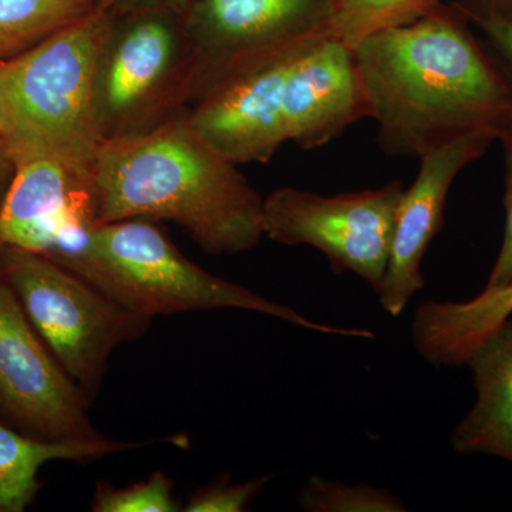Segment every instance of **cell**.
Masks as SVG:
<instances>
[{
	"label": "cell",
	"mask_w": 512,
	"mask_h": 512,
	"mask_svg": "<svg viewBox=\"0 0 512 512\" xmlns=\"http://www.w3.org/2000/svg\"><path fill=\"white\" fill-rule=\"evenodd\" d=\"M352 47L377 144L387 156L419 158L476 131L503 138L512 76L456 9L441 6Z\"/></svg>",
	"instance_id": "1"
},
{
	"label": "cell",
	"mask_w": 512,
	"mask_h": 512,
	"mask_svg": "<svg viewBox=\"0 0 512 512\" xmlns=\"http://www.w3.org/2000/svg\"><path fill=\"white\" fill-rule=\"evenodd\" d=\"M96 224L174 222L207 254L261 242L264 198L184 114L148 133L104 141L93 167Z\"/></svg>",
	"instance_id": "2"
},
{
	"label": "cell",
	"mask_w": 512,
	"mask_h": 512,
	"mask_svg": "<svg viewBox=\"0 0 512 512\" xmlns=\"http://www.w3.org/2000/svg\"><path fill=\"white\" fill-rule=\"evenodd\" d=\"M210 101L222 141L247 163H269L286 143L325 146L369 119L353 47L333 35L229 77Z\"/></svg>",
	"instance_id": "3"
},
{
	"label": "cell",
	"mask_w": 512,
	"mask_h": 512,
	"mask_svg": "<svg viewBox=\"0 0 512 512\" xmlns=\"http://www.w3.org/2000/svg\"><path fill=\"white\" fill-rule=\"evenodd\" d=\"M46 256L82 276L123 308L150 319L242 309L323 335L376 339L372 330L313 322L289 306L210 274L181 254L153 221L94 224Z\"/></svg>",
	"instance_id": "4"
},
{
	"label": "cell",
	"mask_w": 512,
	"mask_h": 512,
	"mask_svg": "<svg viewBox=\"0 0 512 512\" xmlns=\"http://www.w3.org/2000/svg\"><path fill=\"white\" fill-rule=\"evenodd\" d=\"M109 25V10L94 5L29 52L0 63V137L15 164L55 158L93 180L103 144L94 84Z\"/></svg>",
	"instance_id": "5"
},
{
	"label": "cell",
	"mask_w": 512,
	"mask_h": 512,
	"mask_svg": "<svg viewBox=\"0 0 512 512\" xmlns=\"http://www.w3.org/2000/svg\"><path fill=\"white\" fill-rule=\"evenodd\" d=\"M197 89V55L183 12H110L94 84L103 143L148 133L177 119Z\"/></svg>",
	"instance_id": "6"
},
{
	"label": "cell",
	"mask_w": 512,
	"mask_h": 512,
	"mask_svg": "<svg viewBox=\"0 0 512 512\" xmlns=\"http://www.w3.org/2000/svg\"><path fill=\"white\" fill-rule=\"evenodd\" d=\"M0 275L90 403L99 396L111 353L146 335L151 323L39 252L0 248Z\"/></svg>",
	"instance_id": "7"
},
{
	"label": "cell",
	"mask_w": 512,
	"mask_h": 512,
	"mask_svg": "<svg viewBox=\"0 0 512 512\" xmlns=\"http://www.w3.org/2000/svg\"><path fill=\"white\" fill-rule=\"evenodd\" d=\"M403 192L402 181L338 195L281 187L264 198L262 228L278 244L318 249L336 274L352 272L377 293Z\"/></svg>",
	"instance_id": "8"
},
{
	"label": "cell",
	"mask_w": 512,
	"mask_h": 512,
	"mask_svg": "<svg viewBox=\"0 0 512 512\" xmlns=\"http://www.w3.org/2000/svg\"><path fill=\"white\" fill-rule=\"evenodd\" d=\"M183 19L197 55V97L212 84L332 35V2L190 0Z\"/></svg>",
	"instance_id": "9"
},
{
	"label": "cell",
	"mask_w": 512,
	"mask_h": 512,
	"mask_svg": "<svg viewBox=\"0 0 512 512\" xmlns=\"http://www.w3.org/2000/svg\"><path fill=\"white\" fill-rule=\"evenodd\" d=\"M90 404L0 275V413L35 439L100 440Z\"/></svg>",
	"instance_id": "10"
},
{
	"label": "cell",
	"mask_w": 512,
	"mask_h": 512,
	"mask_svg": "<svg viewBox=\"0 0 512 512\" xmlns=\"http://www.w3.org/2000/svg\"><path fill=\"white\" fill-rule=\"evenodd\" d=\"M495 141L491 131H476L448 141L419 157L420 167L397 208L389 262L379 295L390 316L402 315L410 299L424 288V255L444 224L451 185L468 164L487 153Z\"/></svg>",
	"instance_id": "11"
},
{
	"label": "cell",
	"mask_w": 512,
	"mask_h": 512,
	"mask_svg": "<svg viewBox=\"0 0 512 512\" xmlns=\"http://www.w3.org/2000/svg\"><path fill=\"white\" fill-rule=\"evenodd\" d=\"M96 224L93 180L55 158L16 164L0 211V248L49 254Z\"/></svg>",
	"instance_id": "12"
},
{
	"label": "cell",
	"mask_w": 512,
	"mask_h": 512,
	"mask_svg": "<svg viewBox=\"0 0 512 512\" xmlns=\"http://www.w3.org/2000/svg\"><path fill=\"white\" fill-rule=\"evenodd\" d=\"M476 402L451 434L458 454H484L512 464V318L478 345L466 362Z\"/></svg>",
	"instance_id": "13"
},
{
	"label": "cell",
	"mask_w": 512,
	"mask_h": 512,
	"mask_svg": "<svg viewBox=\"0 0 512 512\" xmlns=\"http://www.w3.org/2000/svg\"><path fill=\"white\" fill-rule=\"evenodd\" d=\"M510 318L512 282L484 288L466 302L429 301L414 312L413 345L430 365L466 366L478 345Z\"/></svg>",
	"instance_id": "14"
},
{
	"label": "cell",
	"mask_w": 512,
	"mask_h": 512,
	"mask_svg": "<svg viewBox=\"0 0 512 512\" xmlns=\"http://www.w3.org/2000/svg\"><path fill=\"white\" fill-rule=\"evenodd\" d=\"M175 440L120 441L103 437L93 441H47L26 436L0 421V512H23L39 493V471L52 461H90Z\"/></svg>",
	"instance_id": "15"
},
{
	"label": "cell",
	"mask_w": 512,
	"mask_h": 512,
	"mask_svg": "<svg viewBox=\"0 0 512 512\" xmlns=\"http://www.w3.org/2000/svg\"><path fill=\"white\" fill-rule=\"evenodd\" d=\"M93 6V0H0V63L29 52Z\"/></svg>",
	"instance_id": "16"
},
{
	"label": "cell",
	"mask_w": 512,
	"mask_h": 512,
	"mask_svg": "<svg viewBox=\"0 0 512 512\" xmlns=\"http://www.w3.org/2000/svg\"><path fill=\"white\" fill-rule=\"evenodd\" d=\"M332 35L356 45L377 30L403 25L440 9L441 0H330Z\"/></svg>",
	"instance_id": "17"
},
{
	"label": "cell",
	"mask_w": 512,
	"mask_h": 512,
	"mask_svg": "<svg viewBox=\"0 0 512 512\" xmlns=\"http://www.w3.org/2000/svg\"><path fill=\"white\" fill-rule=\"evenodd\" d=\"M298 504L308 512H404L400 497L386 488L346 484L312 476L303 484Z\"/></svg>",
	"instance_id": "18"
},
{
	"label": "cell",
	"mask_w": 512,
	"mask_h": 512,
	"mask_svg": "<svg viewBox=\"0 0 512 512\" xmlns=\"http://www.w3.org/2000/svg\"><path fill=\"white\" fill-rule=\"evenodd\" d=\"M174 484L156 471L143 483L113 488L99 481L94 493V512H177L183 511L173 495Z\"/></svg>",
	"instance_id": "19"
},
{
	"label": "cell",
	"mask_w": 512,
	"mask_h": 512,
	"mask_svg": "<svg viewBox=\"0 0 512 512\" xmlns=\"http://www.w3.org/2000/svg\"><path fill=\"white\" fill-rule=\"evenodd\" d=\"M229 476L190 495L183 508L185 512H242L264 490L271 476L255 478L242 484H231Z\"/></svg>",
	"instance_id": "20"
},
{
	"label": "cell",
	"mask_w": 512,
	"mask_h": 512,
	"mask_svg": "<svg viewBox=\"0 0 512 512\" xmlns=\"http://www.w3.org/2000/svg\"><path fill=\"white\" fill-rule=\"evenodd\" d=\"M501 143L505 148L504 238L485 288H497L512 282V113Z\"/></svg>",
	"instance_id": "21"
},
{
	"label": "cell",
	"mask_w": 512,
	"mask_h": 512,
	"mask_svg": "<svg viewBox=\"0 0 512 512\" xmlns=\"http://www.w3.org/2000/svg\"><path fill=\"white\" fill-rule=\"evenodd\" d=\"M454 9L474 25L487 20H512V0H457Z\"/></svg>",
	"instance_id": "22"
},
{
	"label": "cell",
	"mask_w": 512,
	"mask_h": 512,
	"mask_svg": "<svg viewBox=\"0 0 512 512\" xmlns=\"http://www.w3.org/2000/svg\"><path fill=\"white\" fill-rule=\"evenodd\" d=\"M491 52L512 76V20H487L477 23Z\"/></svg>",
	"instance_id": "23"
},
{
	"label": "cell",
	"mask_w": 512,
	"mask_h": 512,
	"mask_svg": "<svg viewBox=\"0 0 512 512\" xmlns=\"http://www.w3.org/2000/svg\"><path fill=\"white\" fill-rule=\"evenodd\" d=\"M93 3L109 12L137 9H171L183 12L190 0H93Z\"/></svg>",
	"instance_id": "24"
},
{
	"label": "cell",
	"mask_w": 512,
	"mask_h": 512,
	"mask_svg": "<svg viewBox=\"0 0 512 512\" xmlns=\"http://www.w3.org/2000/svg\"><path fill=\"white\" fill-rule=\"evenodd\" d=\"M15 170V161L10 157L8 148L0 137V211H2L3 201H5L6 194H8Z\"/></svg>",
	"instance_id": "25"
},
{
	"label": "cell",
	"mask_w": 512,
	"mask_h": 512,
	"mask_svg": "<svg viewBox=\"0 0 512 512\" xmlns=\"http://www.w3.org/2000/svg\"><path fill=\"white\" fill-rule=\"evenodd\" d=\"M0 131H2V103H0Z\"/></svg>",
	"instance_id": "26"
}]
</instances>
